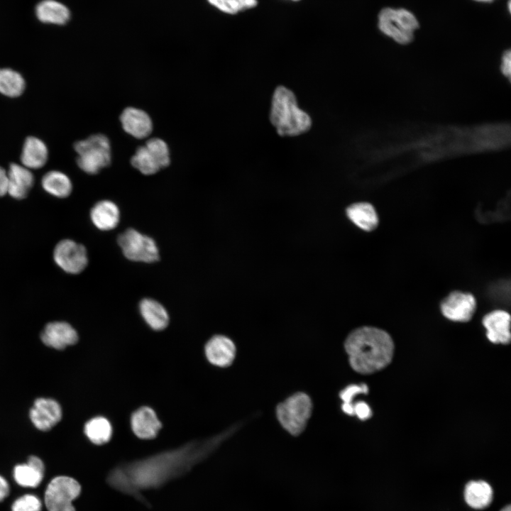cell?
I'll use <instances>...</instances> for the list:
<instances>
[{"label": "cell", "mask_w": 511, "mask_h": 511, "mask_svg": "<svg viewBox=\"0 0 511 511\" xmlns=\"http://www.w3.org/2000/svg\"><path fill=\"white\" fill-rule=\"evenodd\" d=\"M7 194V172L0 166V197Z\"/></svg>", "instance_id": "d590c367"}, {"label": "cell", "mask_w": 511, "mask_h": 511, "mask_svg": "<svg viewBox=\"0 0 511 511\" xmlns=\"http://www.w3.org/2000/svg\"><path fill=\"white\" fill-rule=\"evenodd\" d=\"M48 158V150L45 143L35 136L27 137L23 143L20 160L21 165L30 169L43 167Z\"/></svg>", "instance_id": "ffe728a7"}, {"label": "cell", "mask_w": 511, "mask_h": 511, "mask_svg": "<svg viewBox=\"0 0 511 511\" xmlns=\"http://www.w3.org/2000/svg\"><path fill=\"white\" fill-rule=\"evenodd\" d=\"M118 243L124 256L130 260L153 263L159 259L155 241L133 229H128L118 237Z\"/></svg>", "instance_id": "9c48e42d"}, {"label": "cell", "mask_w": 511, "mask_h": 511, "mask_svg": "<svg viewBox=\"0 0 511 511\" xmlns=\"http://www.w3.org/2000/svg\"><path fill=\"white\" fill-rule=\"evenodd\" d=\"M38 19L45 23L64 25L70 18L69 9L56 0H43L35 7Z\"/></svg>", "instance_id": "7402d4cb"}, {"label": "cell", "mask_w": 511, "mask_h": 511, "mask_svg": "<svg viewBox=\"0 0 511 511\" xmlns=\"http://www.w3.org/2000/svg\"><path fill=\"white\" fill-rule=\"evenodd\" d=\"M207 1L219 11L228 14H236L241 11L237 0H207Z\"/></svg>", "instance_id": "d6a6232c"}, {"label": "cell", "mask_w": 511, "mask_h": 511, "mask_svg": "<svg viewBox=\"0 0 511 511\" xmlns=\"http://www.w3.org/2000/svg\"><path fill=\"white\" fill-rule=\"evenodd\" d=\"M6 172L7 194L16 199L26 197L34 184L31 170L22 165L11 163Z\"/></svg>", "instance_id": "9a60e30c"}, {"label": "cell", "mask_w": 511, "mask_h": 511, "mask_svg": "<svg viewBox=\"0 0 511 511\" xmlns=\"http://www.w3.org/2000/svg\"><path fill=\"white\" fill-rule=\"evenodd\" d=\"M9 493V485L6 480L0 476V502L6 498Z\"/></svg>", "instance_id": "8d00e7d4"}, {"label": "cell", "mask_w": 511, "mask_h": 511, "mask_svg": "<svg viewBox=\"0 0 511 511\" xmlns=\"http://www.w3.org/2000/svg\"><path fill=\"white\" fill-rule=\"evenodd\" d=\"M500 69L502 75L510 81L511 74L510 50H507L503 53L501 58Z\"/></svg>", "instance_id": "e575fe53"}, {"label": "cell", "mask_w": 511, "mask_h": 511, "mask_svg": "<svg viewBox=\"0 0 511 511\" xmlns=\"http://www.w3.org/2000/svg\"><path fill=\"white\" fill-rule=\"evenodd\" d=\"M132 166L145 175L157 173L160 167L152 154L144 145L139 147L131 159Z\"/></svg>", "instance_id": "f1b7e54d"}, {"label": "cell", "mask_w": 511, "mask_h": 511, "mask_svg": "<svg viewBox=\"0 0 511 511\" xmlns=\"http://www.w3.org/2000/svg\"><path fill=\"white\" fill-rule=\"evenodd\" d=\"M500 511H511L510 505H508L506 507H503Z\"/></svg>", "instance_id": "f35d334b"}, {"label": "cell", "mask_w": 511, "mask_h": 511, "mask_svg": "<svg viewBox=\"0 0 511 511\" xmlns=\"http://www.w3.org/2000/svg\"><path fill=\"white\" fill-rule=\"evenodd\" d=\"M508 9H509V11H511V9H510V1H508Z\"/></svg>", "instance_id": "60d3db41"}, {"label": "cell", "mask_w": 511, "mask_h": 511, "mask_svg": "<svg viewBox=\"0 0 511 511\" xmlns=\"http://www.w3.org/2000/svg\"><path fill=\"white\" fill-rule=\"evenodd\" d=\"M53 258L61 269L70 274L80 273L88 263L85 247L71 239L57 243L54 248Z\"/></svg>", "instance_id": "30bf717a"}, {"label": "cell", "mask_w": 511, "mask_h": 511, "mask_svg": "<svg viewBox=\"0 0 511 511\" xmlns=\"http://www.w3.org/2000/svg\"><path fill=\"white\" fill-rule=\"evenodd\" d=\"M354 414L360 419L366 420L371 417L372 412L367 403L360 401L353 405V415Z\"/></svg>", "instance_id": "836d02e7"}, {"label": "cell", "mask_w": 511, "mask_h": 511, "mask_svg": "<svg viewBox=\"0 0 511 511\" xmlns=\"http://www.w3.org/2000/svg\"><path fill=\"white\" fill-rule=\"evenodd\" d=\"M386 134L375 151L380 165L417 166L450 158L500 150L510 141L505 123L472 126H415ZM374 159V160H375Z\"/></svg>", "instance_id": "6da1fadb"}, {"label": "cell", "mask_w": 511, "mask_h": 511, "mask_svg": "<svg viewBox=\"0 0 511 511\" xmlns=\"http://www.w3.org/2000/svg\"><path fill=\"white\" fill-rule=\"evenodd\" d=\"M26 88L23 76L11 68H0V93L10 98L21 96Z\"/></svg>", "instance_id": "4316f807"}, {"label": "cell", "mask_w": 511, "mask_h": 511, "mask_svg": "<svg viewBox=\"0 0 511 511\" xmlns=\"http://www.w3.org/2000/svg\"><path fill=\"white\" fill-rule=\"evenodd\" d=\"M81 486L68 476L55 477L45 492V503L48 511H75L72 502L80 494Z\"/></svg>", "instance_id": "ba28073f"}, {"label": "cell", "mask_w": 511, "mask_h": 511, "mask_svg": "<svg viewBox=\"0 0 511 511\" xmlns=\"http://www.w3.org/2000/svg\"><path fill=\"white\" fill-rule=\"evenodd\" d=\"M121 126L125 132L131 136L143 139L153 131V122L149 115L143 110L127 107L120 116Z\"/></svg>", "instance_id": "5bb4252c"}, {"label": "cell", "mask_w": 511, "mask_h": 511, "mask_svg": "<svg viewBox=\"0 0 511 511\" xmlns=\"http://www.w3.org/2000/svg\"><path fill=\"white\" fill-rule=\"evenodd\" d=\"M205 354L208 361L219 367L230 366L236 355L233 342L222 335L213 336L205 346Z\"/></svg>", "instance_id": "2e32d148"}, {"label": "cell", "mask_w": 511, "mask_h": 511, "mask_svg": "<svg viewBox=\"0 0 511 511\" xmlns=\"http://www.w3.org/2000/svg\"><path fill=\"white\" fill-rule=\"evenodd\" d=\"M476 307V299L468 292L455 291L441 302V310L447 319L465 322L471 319Z\"/></svg>", "instance_id": "8fae6325"}, {"label": "cell", "mask_w": 511, "mask_h": 511, "mask_svg": "<svg viewBox=\"0 0 511 511\" xmlns=\"http://www.w3.org/2000/svg\"><path fill=\"white\" fill-rule=\"evenodd\" d=\"M41 185L48 194L58 198L68 197L72 190V185L69 177L58 170L46 172L42 180Z\"/></svg>", "instance_id": "484cf974"}, {"label": "cell", "mask_w": 511, "mask_h": 511, "mask_svg": "<svg viewBox=\"0 0 511 511\" xmlns=\"http://www.w3.org/2000/svg\"><path fill=\"white\" fill-rule=\"evenodd\" d=\"M45 466L40 458L31 456L27 463L16 465L13 468V478L21 486L35 488L41 483Z\"/></svg>", "instance_id": "d6986e66"}, {"label": "cell", "mask_w": 511, "mask_h": 511, "mask_svg": "<svg viewBox=\"0 0 511 511\" xmlns=\"http://www.w3.org/2000/svg\"><path fill=\"white\" fill-rule=\"evenodd\" d=\"M209 446L192 444L116 469L109 476L115 488L129 493L158 487L187 471Z\"/></svg>", "instance_id": "7a4b0ae2"}, {"label": "cell", "mask_w": 511, "mask_h": 511, "mask_svg": "<svg viewBox=\"0 0 511 511\" xmlns=\"http://www.w3.org/2000/svg\"><path fill=\"white\" fill-rule=\"evenodd\" d=\"M493 491L490 485L484 480H471L465 486L464 498L474 509H483L493 500Z\"/></svg>", "instance_id": "603a6c76"}, {"label": "cell", "mask_w": 511, "mask_h": 511, "mask_svg": "<svg viewBox=\"0 0 511 511\" xmlns=\"http://www.w3.org/2000/svg\"><path fill=\"white\" fill-rule=\"evenodd\" d=\"M312 411L310 397L304 392H297L278 405L276 415L287 432L297 436L304 430Z\"/></svg>", "instance_id": "8992f818"}, {"label": "cell", "mask_w": 511, "mask_h": 511, "mask_svg": "<svg viewBox=\"0 0 511 511\" xmlns=\"http://www.w3.org/2000/svg\"><path fill=\"white\" fill-rule=\"evenodd\" d=\"M40 500L35 495L26 494L17 498L11 507L12 511H40Z\"/></svg>", "instance_id": "1f68e13d"}, {"label": "cell", "mask_w": 511, "mask_h": 511, "mask_svg": "<svg viewBox=\"0 0 511 511\" xmlns=\"http://www.w3.org/2000/svg\"><path fill=\"white\" fill-rule=\"evenodd\" d=\"M40 339L47 346L62 350L76 344L78 341V334L69 323L53 322L45 326L41 332Z\"/></svg>", "instance_id": "4fadbf2b"}, {"label": "cell", "mask_w": 511, "mask_h": 511, "mask_svg": "<svg viewBox=\"0 0 511 511\" xmlns=\"http://www.w3.org/2000/svg\"><path fill=\"white\" fill-rule=\"evenodd\" d=\"M90 218L97 229L101 231H109L115 229L119 224L120 211L113 202L101 200L92 208Z\"/></svg>", "instance_id": "44dd1931"}, {"label": "cell", "mask_w": 511, "mask_h": 511, "mask_svg": "<svg viewBox=\"0 0 511 511\" xmlns=\"http://www.w3.org/2000/svg\"><path fill=\"white\" fill-rule=\"evenodd\" d=\"M62 411L60 404L51 398L40 397L35 400L29 412L33 425L40 431H48L61 419Z\"/></svg>", "instance_id": "7c38bea8"}, {"label": "cell", "mask_w": 511, "mask_h": 511, "mask_svg": "<svg viewBox=\"0 0 511 511\" xmlns=\"http://www.w3.org/2000/svg\"><path fill=\"white\" fill-rule=\"evenodd\" d=\"M84 433L92 443L103 444L109 441L112 434V428L107 419L96 417L85 424Z\"/></svg>", "instance_id": "83f0119b"}, {"label": "cell", "mask_w": 511, "mask_h": 511, "mask_svg": "<svg viewBox=\"0 0 511 511\" xmlns=\"http://www.w3.org/2000/svg\"><path fill=\"white\" fill-rule=\"evenodd\" d=\"M238 2L241 11L249 9L256 6L258 1L257 0H237Z\"/></svg>", "instance_id": "74e56055"}, {"label": "cell", "mask_w": 511, "mask_h": 511, "mask_svg": "<svg viewBox=\"0 0 511 511\" xmlns=\"http://www.w3.org/2000/svg\"><path fill=\"white\" fill-rule=\"evenodd\" d=\"M131 422L134 434L144 439L154 438L162 426L154 410L148 407H142L133 412Z\"/></svg>", "instance_id": "ac0fdd59"}, {"label": "cell", "mask_w": 511, "mask_h": 511, "mask_svg": "<svg viewBox=\"0 0 511 511\" xmlns=\"http://www.w3.org/2000/svg\"><path fill=\"white\" fill-rule=\"evenodd\" d=\"M145 146L152 154L160 169L165 168L170 165V156L169 147L163 139L152 138L148 140Z\"/></svg>", "instance_id": "f546056e"}, {"label": "cell", "mask_w": 511, "mask_h": 511, "mask_svg": "<svg viewBox=\"0 0 511 511\" xmlns=\"http://www.w3.org/2000/svg\"><path fill=\"white\" fill-rule=\"evenodd\" d=\"M292 1H299V0H292Z\"/></svg>", "instance_id": "b9f144b4"}, {"label": "cell", "mask_w": 511, "mask_h": 511, "mask_svg": "<svg viewBox=\"0 0 511 511\" xmlns=\"http://www.w3.org/2000/svg\"><path fill=\"white\" fill-rule=\"evenodd\" d=\"M351 368L361 374H370L387 366L393 356L394 344L385 331L363 326L352 331L344 344Z\"/></svg>", "instance_id": "3957f363"}, {"label": "cell", "mask_w": 511, "mask_h": 511, "mask_svg": "<svg viewBox=\"0 0 511 511\" xmlns=\"http://www.w3.org/2000/svg\"><path fill=\"white\" fill-rule=\"evenodd\" d=\"M140 312L145 322L154 330H163L169 323V315L165 308L158 301L145 298L139 304Z\"/></svg>", "instance_id": "cb8c5ba5"}, {"label": "cell", "mask_w": 511, "mask_h": 511, "mask_svg": "<svg viewBox=\"0 0 511 511\" xmlns=\"http://www.w3.org/2000/svg\"><path fill=\"white\" fill-rule=\"evenodd\" d=\"M74 148L77 154L78 167L87 174H97L111 163L110 143L103 134H94L79 141Z\"/></svg>", "instance_id": "5b68a950"}, {"label": "cell", "mask_w": 511, "mask_h": 511, "mask_svg": "<svg viewBox=\"0 0 511 511\" xmlns=\"http://www.w3.org/2000/svg\"><path fill=\"white\" fill-rule=\"evenodd\" d=\"M269 119L281 136L301 135L312 124L310 116L299 106L295 94L284 86L277 87L273 92Z\"/></svg>", "instance_id": "277c9868"}, {"label": "cell", "mask_w": 511, "mask_h": 511, "mask_svg": "<svg viewBox=\"0 0 511 511\" xmlns=\"http://www.w3.org/2000/svg\"><path fill=\"white\" fill-rule=\"evenodd\" d=\"M348 219L358 227L370 231L375 229L378 224L375 209L368 202H357L346 209Z\"/></svg>", "instance_id": "d4e9b609"}, {"label": "cell", "mask_w": 511, "mask_h": 511, "mask_svg": "<svg viewBox=\"0 0 511 511\" xmlns=\"http://www.w3.org/2000/svg\"><path fill=\"white\" fill-rule=\"evenodd\" d=\"M368 388L366 384L351 385L346 387L340 392V398L343 401L341 409L343 412L348 415H353V397L361 393L367 394Z\"/></svg>", "instance_id": "4dcf8cb0"}, {"label": "cell", "mask_w": 511, "mask_h": 511, "mask_svg": "<svg viewBox=\"0 0 511 511\" xmlns=\"http://www.w3.org/2000/svg\"><path fill=\"white\" fill-rule=\"evenodd\" d=\"M483 324L487 337L492 343L507 344L510 341V316L507 312H491L483 317Z\"/></svg>", "instance_id": "e0dca14e"}, {"label": "cell", "mask_w": 511, "mask_h": 511, "mask_svg": "<svg viewBox=\"0 0 511 511\" xmlns=\"http://www.w3.org/2000/svg\"><path fill=\"white\" fill-rule=\"evenodd\" d=\"M474 1H482V2H491L493 0H474Z\"/></svg>", "instance_id": "ab89813d"}, {"label": "cell", "mask_w": 511, "mask_h": 511, "mask_svg": "<svg viewBox=\"0 0 511 511\" xmlns=\"http://www.w3.org/2000/svg\"><path fill=\"white\" fill-rule=\"evenodd\" d=\"M419 26L414 14L405 9L384 8L378 14L380 31L401 45L413 40L414 31Z\"/></svg>", "instance_id": "52a82bcc"}]
</instances>
